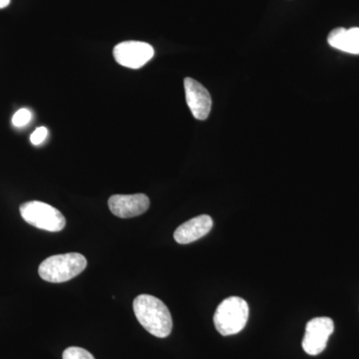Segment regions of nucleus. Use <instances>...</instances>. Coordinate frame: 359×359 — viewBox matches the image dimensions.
<instances>
[{"instance_id": "nucleus-1", "label": "nucleus", "mask_w": 359, "mask_h": 359, "mask_svg": "<svg viewBox=\"0 0 359 359\" xmlns=\"http://www.w3.org/2000/svg\"><path fill=\"white\" fill-rule=\"evenodd\" d=\"M135 316L142 327L156 337L165 339L171 334L173 320L166 304L150 294H140L134 299Z\"/></svg>"}, {"instance_id": "nucleus-2", "label": "nucleus", "mask_w": 359, "mask_h": 359, "mask_svg": "<svg viewBox=\"0 0 359 359\" xmlns=\"http://www.w3.org/2000/svg\"><path fill=\"white\" fill-rule=\"evenodd\" d=\"M86 257L77 252L55 255L40 264V278L48 283H65L80 275L86 269Z\"/></svg>"}, {"instance_id": "nucleus-3", "label": "nucleus", "mask_w": 359, "mask_h": 359, "mask_svg": "<svg viewBox=\"0 0 359 359\" xmlns=\"http://www.w3.org/2000/svg\"><path fill=\"white\" fill-rule=\"evenodd\" d=\"M249 304L238 297H231L222 302L214 314L216 330L224 337L242 332L249 320Z\"/></svg>"}, {"instance_id": "nucleus-4", "label": "nucleus", "mask_w": 359, "mask_h": 359, "mask_svg": "<svg viewBox=\"0 0 359 359\" xmlns=\"http://www.w3.org/2000/svg\"><path fill=\"white\" fill-rule=\"evenodd\" d=\"M20 210L26 223L40 230L60 231L65 228L66 219L62 212L46 203L32 201L21 205Z\"/></svg>"}, {"instance_id": "nucleus-5", "label": "nucleus", "mask_w": 359, "mask_h": 359, "mask_svg": "<svg viewBox=\"0 0 359 359\" xmlns=\"http://www.w3.org/2000/svg\"><path fill=\"white\" fill-rule=\"evenodd\" d=\"M154 48L142 41H125L116 45L113 55L116 62L130 69H139L154 56Z\"/></svg>"}, {"instance_id": "nucleus-6", "label": "nucleus", "mask_w": 359, "mask_h": 359, "mask_svg": "<svg viewBox=\"0 0 359 359\" xmlns=\"http://www.w3.org/2000/svg\"><path fill=\"white\" fill-rule=\"evenodd\" d=\"M334 330V323L330 318H316L309 320L302 339V348L309 355H318L325 351L328 339Z\"/></svg>"}, {"instance_id": "nucleus-7", "label": "nucleus", "mask_w": 359, "mask_h": 359, "mask_svg": "<svg viewBox=\"0 0 359 359\" xmlns=\"http://www.w3.org/2000/svg\"><path fill=\"white\" fill-rule=\"evenodd\" d=\"M110 211L118 218L129 219L140 216L150 207V200L145 194L114 195L108 201Z\"/></svg>"}, {"instance_id": "nucleus-8", "label": "nucleus", "mask_w": 359, "mask_h": 359, "mask_svg": "<svg viewBox=\"0 0 359 359\" xmlns=\"http://www.w3.org/2000/svg\"><path fill=\"white\" fill-rule=\"evenodd\" d=\"M186 101L194 117L198 120H205L212 109V98L209 91L193 78L184 80Z\"/></svg>"}, {"instance_id": "nucleus-9", "label": "nucleus", "mask_w": 359, "mask_h": 359, "mask_svg": "<svg viewBox=\"0 0 359 359\" xmlns=\"http://www.w3.org/2000/svg\"><path fill=\"white\" fill-rule=\"evenodd\" d=\"M212 219L208 215H201L189 219L175 231L174 238L178 244L187 245L205 237L212 228Z\"/></svg>"}, {"instance_id": "nucleus-10", "label": "nucleus", "mask_w": 359, "mask_h": 359, "mask_svg": "<svg viewBox=\"0 0 359 359\" xmlns=\"http://www.w3.org/2000/svg\"><path fill=\"white\" fill-rule=\"evenodd\" d=\"M327 42L340 51L359 55V27L335 28L328 34Z\"/></svg>"}, {"instance_id": "nucleus-11", "label": "nucleus", "mask_w": 359, "mask_h": 359, "mask_svg": "<svg viewBox=\"0 0 359 359\" xmlns=\"http://www.w3.org/2000/svg\"><path fill=\"white\" fill-rule=\"evenodd\" d=\"M62 359H95V358L82 347L71 346L63 351Z\"/></svg>"}, {"instance_id": "nucleus-12", "label": "nucleus", "mask_w": 359, "mask_h": 359, "mask_svg": "<svg viewBox=\"0 0 359 359\" xmlns=\"http://www.w3.org/2000/svg\"><path fill=\"white\" fill-rule=\"evenodd\" d=\"M32 113L28 109L18 110L13 117V124L15 127H23L32 121Z\"/></svg>"}, {"instance_id": "nucleus-13", "label": "nucleus", "mask_w": 359, "mask_h": 359, "mask_svg": "<svg viewBox=\"0 0 359 359\" xmlns=\"http://www.w3.org/2000/svg\"><path fill=\"white\" fill-rule=\"evenodd\" d=\"M47 136H48V129L43 126L39 127V128L35 130L32 134V136H30V141H32L33 145H40L42 142L45 141Z\"/></svg>"}, {"instance_id": "nucleus-14", "label": "nucleus", "mask_w": 359, "mask_h": 359, "mask_svg": "<svg viewBox=\"0 0 359 359\" xmlns=\"http://www.w3.org/2000/svg\"><path fill=\"white\" fill-rule=\"evenodd\" d=\"M9 4H11V0H0V9L6 8Z\"/></svg>"}]
</instances>
